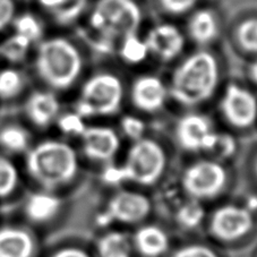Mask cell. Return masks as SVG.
<instances>
[{
	"mask_svg": "<svg viewBox=\"0 0 257 257\" xmlns=\"http://www.w3.org/2000/svg\"><path fill=\"white\" fill-rule=\"evenodd\" d=\"M142 20L135 0H96L88 14L85 38L97 52L110 55L123 37L139 32Z\"/></svg>",
	"mask_w": 257,
	"mask_h": 257,
	"instance_id": "cell-1",
	"label": "cell"
},
{
	"mask_svg": "<svg viewBox=\"0 0 257 257\" xmlns=\"http://www.w3.org/2000/svg\"><path fill=\"white\" fill-rule=\"evenodd\" d=\"M220 83V65L210 51H195L181 61L172 73L169 96L177 103L192 108L205 103Z\"/></svg>",
	"mask_w": 257,
	"mask_h": 257,
	"instance_id": "cell-2",
	"label": "cell"
},
{
	"mask_svg": "<svg viewBox=\"0 0 257 257\" xmlns=\"http://www.w3.org/2000/svg\"><path fill=\"white\" fill-rule=\"evenodd\" d=\"M78 167L76 151L61 141L41 142L31 149L26 157V170L31 178L46 190H54L72 183Z\"/></svg>",
	"mask_w": 257,
	"mask_h": 257,
	"instance_id": "cell-3",
	"label": "cell"
},
{
	"mask_svg": "<svg viewBox=\"0 0 257 257\" xmlns=\"http://www.w3.org/2000/svg\"><path fill=\"white\" fill-rule=\"evenodd\" d=\"M84 60L78 48L63 37H54L39 43L35 69L49 87L66 91L78 81Z\"/></svg>",
	"mask_w": 257,
	"mask_h": 257,
	"instance_id": "cell-4",
	"label": "cell"
},
{
	"mask_svg": "<svg viewBox=\"0 0 257 257\" xmlns=\"http://www.w3.org/2000/svg\"><path fill=\"white\" fill-rule=\"evenodd\" d=\"M167 157L162 146L150 139L134 142L121 166H109L102 172L105 184L116 186L123 183L151 186L165 172Z\"/></svg>",
	"mask_w": 257,
	"mask_h": 257,
	"instance_id": "cell-5",
	"label": "cell"
},
{
	"mask_svg": "<svg viewBox=\"0 0 257 257\" xmlns=\"http://www.w3.org/2000/svg\"><path fill=\"white\" fill-rule=\"evenodd\" d=\"M123 85L117 75L94 74L83 84L75 104V112L85 118L107 117L117 113L123 100Z\"/></svg>",
	"mask_w": 257,
	"mask_h": 257,
	"instance_id": "cell-6",
	"label": "cell"
},
{
	"mask_svg": "<svg viewBox=\"0 0 257 257\" xmlns=\"http://www.w3.org/2000/svg\"><path fill=\"white\" fill-rule=\"evenodd\" d=\"M227 180V171L218 161L202 160L185 170L181 183L190 198L204 201L219 196Z\"/></svg>",
	"mask_w": 257,
	"mask_h": 257,
	"instance_id": "cell-7",
	"label": "cell"
},
{
	"mask_svg": "<svg viewBox=\"0 0 257 257\" xmlns=\"http://www.w3.org/2000/svg\"><path fill=\"white\" fill-rule=\"evenodd\" d=\"M151 213V202L143 194L122 190L109 199L105 209L97 215L96 222L107 227L113 222L139 223Z\"/></svg>",
	"mask_w": 257,
	"mask_h": 257,
	"instance_id": "cell-8",
	"label": "cell"
},
{
	"mask_svg": "<svg viewBox=\"0 0 257 257\" xmlns=\"http://www.w3.org/2000/svg\"><path fill=\"white\" fill-rule=\"evenodd\" d=\"M254 228V216L245 206L223 205L214 211L210 220L212 236L224 242H232L247 236Z\"/></svg>",
	"mask_w": 257,
	"mask_h": 257,
	"instance_id": "cell-9",
	"label": "cell"
},
{
	"mask_svg": "<svg viewBox=\"0 0 257 257\" xmlns=\"http://www.w3.org/2000/svg\"><path fill=\"white\" fill-rule=\"evenodd\" d=\"M220 109L230 125L245 130L257 120V99L247 88L230 83L225 87Z\"/></svg>",
	"mask_w": 257,
	"mask_h": 257,
	"instance_id": "cell-10",
	"label": "cell"
},
{
	"mask_svg": "<svg viewBox=\"0 0 257 257\" xmlns=\"http://www.w3.org/2000/svg\"><path fill=\"white\" fill-rule=\"evenodd\" d=\"M216 135L212 121L202 113H187L176 126V137L179 145L189 152H209Z\"/></svg>",
	"mask_w": 257,
	"mask_h": 257,
	"instance_id": "cell-11",
	"label": "cell"
},
{
	"mask_svg": "<svg viewBox=\"0 0 257 257\" xmlns=\"http://www.w3.org/2000/svg\"><path fill=\"white\" fill-rule=\"evenodd\" d=\"M144 40L150 56L162 63H170L178 58L186 46L183 32L170 23H161L151 28Z\"/></svg>",
	"mask_w": 257,
	"mask_h": 257,
	"instance_id": "cell-12",
	"label": "cell"
},
{
	"mask_svg": "<svg viewBox=\"0 0 257 257\" xmlns=\"http://www.w3.org/2000/svg\"><path fill=\"white\" fill-rule=\"evenodd\" d=\"M168 97V86L156 75L144 74L133 82L131 99L133 104L141 111L148 113L160 111L165 107Z\"/></svg>",
	"mask_w": 257,
	"mask_h": 257,
	"instance_id": "cell-13",
	"label": "cell"
},
{
	"mask_svg": "<svg viewBox=\"0 0 257 257\" xmlns=\"http://www.w3.org/2000/svg\"><path fill=\"white\" fill-rule=\"evenodd\" d=\"M81 137L83 152L93 161L112 160L120 148L118 134L109 127L87 126Z\"/></svg>",
	"mask_w": 257,
	"mask_h": 257,
	"instance_id": "cell-14",
	"label": "cell"
},
{
	"mask_svg": "<svg viewBox=\"0 0 257 257\" xmlns=\"http://www.w3.org/2000/svg\"><path fill=\"white\" fill-rule=\"evenodd\" d=\"M25 112L35 126L49 127L60 114L59 99L51 91H35L26 101Z\"/></svg>",
	"mask_w": 257,
	"mask_h": 257,
	"instance_id": "cell-15",
	"label": "cell"
},
{
	"mask_svg": "<svg viewBox=\"0 0 257 257\" xmlns=\"http://www.w3.org/2000/svg\"><path fill=\"white\" fill-rule=\"evenodd\" d=\"M220 31L218 17L209 8L194 12L188 21L187 32L189 38L199 47H207L215 42L220 35Z\"/></svg>",
	"mask_w": 257,
	"mask_h": 257,
	"instance_id": "cell-16",
	"label": "cell"
},
{
	"mask_svg": "<svg viewBox=\"0 0 257 257\" xmlns=\"http://www.w3.org/2000/svg\"><path fill=\"white\" fill-rule=\"evenodd\" d=\"M35 241L26 230L16 227L0 228V257H33Z\"/></svg>",
	"mask_w": 257,
	"mask_h": 257,
	"instance_id": "cell-17",
	"label": "cell"
},
{
	"mask_svg": "<svg viewBox=\"0 0 257 257\" xmlns=\"http://www.w3.org/2000/svg\"><path fill=\"white\" fill-rule=\"evenodd\" d=\"M169 236L160 227L149 224L137 230L133 247L144 257H160L169 249Z\"/></svg>",
	"mask_w": 257,
	"mask_h": 257,
	"instance_id": "cell-18",
	"label": "cell"
},
{
	"mask_svg": "<svg viewBox=\"0 0 257 257\" xmlns=\"http://www.w3.org/2000/svg\"><path fill=\"white\" fill-rule=\"evenodd\" d=\"M63 206V201L52 194L51 190L48 192L33 193L25 203V214L35 223H44L55 219Z\"/></svg>",
	"mask_w": 257,
	"mask_h": 257,
	"instance_id": "cell-19",
	"label": "cell"
},
{
	"mask_svg": "<svg viewBox=\"0 0 257 257\" xmlns=\"http://www.w3.org/2000/svg\"><path fill=\"white\" fill-rule=\"evenodd\" d=\"M40 6L54 17L56 23L69 25L86 11L88 0H38Z\"/></svg>",
	"mask_w": 257,
	"mask_h": 257,
	"instance_id": "cell-20",
	"label": "cell"
},
{
	"mask_svg": "<svg viewBox=\"0 0 257 257\" xmlns=\"http://www.w3.org/2000/svg\"><path fill=\"white\" fill-rule=\"evenodd\" d=\"M96 250L97 257H132L133 242L126 233L110 231L99 239Z\"/></svg>",
	"mask_w": 257,
	"mask_h": 257,
	"instance_id": "cell-21",
	"label": "cell"
},
{
	"mask_svg": "<svg viewBox=\"0 0 257 257\" xmlns=\"http://www.w3.org/2000/svg\"><path fill=\"white\" fill-rule=\"evenodd\" d=\"M117 52L123 63L132 66L144 63L150 56L145 40L141 37L139 32L123 37L118 43Z\"/></svg>",
	"mask_w": 257,
	"mask_h": 257,
	"instance_id": "cell-22",
	"label": "cell"
},
{
	"mask_svg": "<svg viewBox=\"0 0 257 257\" xmlns=\"http://www.w3.org/2000/svg\"><path fill=\"white\" fill-rule=\"evenodd\" d=\"M30 144V134L25 128L10 125L0 131V145L8 152L22 153L28 150Z\"/></svg>",
	"mask_w": 257,
	"mask_h": 257,
	"instance_id": "cell-23",
	"label": "cell"
},
{
	"mask_svg": "<svg viewBox=\"0 0 257 257\" xmlns=\"http://www.w3.org/2000/svg\"><path fill=\"white\" fill-rule=\"evenodd\" d=\"M16 34L21 35L32 44L41 41L43 37V25L37 16L25 13L17 16L13 21Z\"/></svg>",
	"mask_w": 257,
	"mask_h": 257,
	"instance_id": "cell-24",
	"label": "cell"
},
{
	"mask_svg": "<svg viewBox=\"0 0 257 257\" xmlns=\"http://www.w3.org/2000/svg\"><path fill=\"white\" fill-rule=\"evenodd\" d=\"M33 44L21 35L14 33L0 44V56L13 64L23 61Z\"/></svg>",
	"mask_w": 257,
	"mask_h": 257,
	"instance_id": "cell-25",
	"label": "cell"
},
{
	"mask_svg": "<svg viewBox=\"0 0 257 257\" xmlns=\"http://www.w3.org/2000/svg\"><path fill=\"white\" fill-rule=\"evenodd\" d=\"M205 218V211L199 201L190 199L184 203L176 213V221L181 228L192 230L197 228Z\"/></svg>",
	"mask_w": 257,
	"mask_h": 257,
	"instance_id": "cell-26",
	"label": "cell"
},
{
	"mask_svg": "<svg viewBox=\"0 0 257 257\" xmlns=\"http://www.w3.org/2000/svg\"><path fill=\"white\" fill-rule=\"evenodd\" d=\"M24 77L21 72L14 68L0 70V99H13L24 88Z\"/></svg>",
	"mask_w": 257,
	"mask_h": 257,
	"instance_id": "cell-27",
	"label": "cell"
},
{
	"mask_svg": "<svg viewBox=\"0 0 257 257\" xmlns=\"http://www.w3.org/2000/svg\"><path fill=\"white\" fill-rule=\"evenodd\" d=\"M236 40L242 50L257 55V19H247L239 23Z\"/></svg>",
	"mask_w": 257,
	"mask_h": 257,
	"instance_id": "cell-28",
	"label": "cell"
},
{
	"mask_svg": "<svg viewBox=\"0 0 257 257\" xmlns=\"http://www.w3.org/2000/svg\"><path fill=\"white\" fill-rule=\"evenodd\" d=\"M19 171L11 160L0 156V197H7L19 185Z\"/></svg>",
	"mask_w": 257,
	"mask_h": 257,
	"instance_id": "cell-29",
	"label": "cell"
},
{
	"mask_svg": "<svg viewBox=\"0 0 257 257\" xmlns=\"http://www.w3.org/2000/svg\"><path fill=\"white\" fill-rule=\"evenodd\" d=\"M56 121L64 134L72 136H81L87 127L86 123L84 122V118L75 111L59 114Z\"/></svg>",
	"mask_w": 257,
	"mask_h": 257,
	"instance_id": "cell-30",
	"label": "cell"
},
{
	"mask_svg": "<svg viewBox=\"0 0 257 257\" xmlns=\"http://www.w3.org/2000/svg\"><path fill=\"white\" fill-rule=\"evenodd\" d=\"M237 150V144L233 137L229 134H220L218 133L212 149L209 151L212 156L216 159L231 158Z\"/></svg>",
	"mask_w": 257,
	"mask_h": 257,
	"instance_id": "cell-31",
	"label": "cell"
},
{
	"mask_svg": "<svg viewBox=\"0 0 257 257\" xmlns=\"http://www.w3.org/2000/svg\"><path fill=\"white\" fill-rule=\"evenodd\" d=\"M120 127L123 134L132 141L143 139L145 133V123L136 116H125L120 121Z\"/></svg>",
	"mask_w": 257,
	"mask_h": 257,
	"instance_id": "cell-32",
	"label": "cell"
},
{
	"mask_svg": "<svg viewBox=\"0 0 257 257\" xmlns=\"http://www.w3.org/2000/svg\"><path fill=\"white\" fill-rule=\"evenodd\" d=\"M201 0H159V4L167 14L184 15L196 7Z\"/></svg>",
	"mask_w": 257,
	"mask_h": 257,
	"instance_id": "cell-33",
	"label": "cell"
},
{
	"mask_svg": "<svg viewBox=\"0 0 257 257\" xmlns=\"http://www.w3.org/2000/svg\"><path fill=\"white\" fill-rule=\"evenodd\" d=\"M171 257H219L214 250L204 245H188L176 250Z\"/></svg>",
	"mask_w": 257,
	"mask_h": 257,
	"instance_id": "cell-34",
	"label": "cell"
},
{
	"mask_svg": "<svg viewBox=\"0 0 257 257\" xmlns=\"http://www.w3.org/2000/svg\"><path fill=\"white\" fill-rule=\"evenodd\" d=\"M15 19L14 0H0V31L6 29Z\"/></svg>",
	"mask_w": 257,
	"mask_h": 257,
	"instance_id": "cell-35",
	"label": "cell"
},
{
	"mask_svg": "<svg viewBox=\"0 0 257 257\" xmlns=\"http://www.w3.org/2000/svg\"><path fill=\"white\" fill-rule=\"evenodd\" d=\"M51 257H91L85 250L76 247H66L56 251Z\"/></svg>",
	"mask_w": 257,
	"mask_h": 257,
	"instance_id": "cell-36",
	"label": "cell"
},
{
	"mask_svg": "<svg viewBox=\"0 0 257 257\" xmlns=\"http://www.w3.org/2000/svg\"><path fill=\"white\" fill-rule=\"evenodd\" d=\"M249 77L257 85V59H255L249 66Z\"/></svg>",
	"mask_w": 257,
	"mask_h": 257,
	"instance_id": "cell-37",
	"label": "cell"
},
{
	"mask_svg": "<svg viewBox=\"0 0 257 257\" xmlns=\"http://www.w3.org/2000/svg\"><path fill=\"white\" fill-rule=\"evenodd\" d=\"M256 172H257V161H256Z\"/></svg>",
	"mask_w": 257,
	"mask_h": 257,
	"instance_id": "cell-38",
	"label": "cell"
}]
</instances>
